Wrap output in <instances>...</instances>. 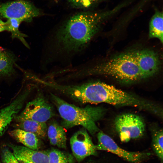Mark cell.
Instances as JSON below:
<instances>
[{
  "instance_id": "7a4b0ae2",
  "label": "cell",
  "mask_w": 163,
  "mask_h": 163,
  "mask_svg": "<svg viewBox=\"0 0 163 163\" xmlns=\"http://www.w3.org/2000/svg\"><path fill=\"white\" fill-rule=\"evenodd\" d=\"M96 75L110 76L125 83L134 82L142 79L133 51L122 53L105 62L72 73V77H76Z\"/></svg>"
},
{
  "instance_id": "d6986e66",
  "label": "cell",
  "mask_w": 163,
  "mask_h": 163,
  "mask_svg": "<svg viewBox=\"0 0 163 163\" xmlns=\"http://www.w3.org/2000/svg\"><path fill=\"white\" fill-rule=\"evenodd\" d=\"M163 131L160 129L154 133L152 136L153 149L159 158L163 159Z\"/></svg>"
},
{
  "instance_id": "52a82bcc",
  "label": "cell",
  "mask_w": 163,
  "mask_h": 163,
  "mask_svg": "<svg viewBox=\"0 0 163 163\" xmlns=\"http://www.w3.org/2000/svg\"><path fill=\"white\" fill-rule=\"evenodd\" d=\"M70 143L73 156L78 162L97 154L96 145L85 129L74 133L70 138Z\"/></svg>"
},
{
  "instance_id": "8fae6325",
  "label": "cell",
  "mask_w": 163,
  "mask_h": 163,
  "mask_svg": "<svg viewBox=\"0 0 163 163\" xmlns=\"http://www.w3.org/2000/svg\"><path fill=\"white\" fill-rule=\"evenodd\" d=\"M12 153L19 162L49 163L47 151L34 150L24 146L10 144Z\"/></svg>"
},
{
  "instance_id": "e0dca14e",
  "label": "cell",
  "mask_w": 163,
  "mask_h": 163,
  "mask_svg": "<svg viewBox=\"0 0 163 163\" xmlns=\"http://www.w3.org/2000/svg\"><path fill=\"white\" fill-rule=\"evenodd\" d=\"M23 21L20 19L10 18L8 19L6 22L7 31L11 33V37L12 39L17 38L20 40L27 47L29 48V46L24 39L27 36L21 33L19 28L21 23Z\"/></svg>"
},
{
  "instance_id": "ffe728a7",
  "label": "cell",
  "mask_w": 163,
  "mask_h": 163,
  "mask_svg": "<svg viewBox=\"0 0 163 163\" xmlns=\"http://www.w3.org/2000/svg\"><path fill=\"white\" fill-rule=\"evenodd\" d=\"M1 157L3 163H20L12 152L6 148L2 149Z\"/></svg>"
},
{
  "instance_id": "44dd1931",
  "label": "cell",
  "mask_w": 163,
  "mask_h": 163,
  "mask_svg": "<svg viewBox=\"0 0 163 163\" xmlns=\"http://www.w3.org/2000/svg\"><path fill=\"white\" fill-rule=\"evenodd\" d=\"M76 6L82 7H87L93 3L100 0H69Z\"/></svg>"
},
{
  "instance_id": "603a6c76",
  "label": "cell",
  "mask_w": 163,
  "mask_h": 163,
  "mask_svg": "<svg viewBox=\"0 0 163 163\" xmlns=\"http://www.w3.org/2000/svg\"><path fill=\"white\" fill-rule=\"evenodd\" d=\"M20 162H21V163H30L27 161H22Z\"/></svg>"
},
{
  "instance_id": "4fadbf2b",
  "label": "cell",
  "mask_w": 163,
  "mask_h": 163,
  "mask_svg": "<svg viewBox=\"0 0 163 163\" xmlns=\"http://www.w3.org/2000/svg\"><path fill=\"white\" fill-rule=\"evenodd\" d=\"M14 125L16 129L33 133L39 138L45 139L47 136V126L46 123L28 119L16 120Z\"/></svg>"
},
{
  "instance_id": "7402d4cb",
  "label": "cell",
  "mask_w": 163,
  "mask_h": 163,
  "mask_svg": "<svg viewBox=\"0 0 163 163\" xmlns=\"http://www.w3.org/2000/svg\"><path fill=\"white\" fill-rule=\"evenodd\" d=\"M7 27L6 22L3 21L0 19V32L7 31Z\"/></svg>"
},
{
  "instance_id": "6da1fadb",
  "label": "cell",
  "mask_w": 163,
  "mask_h": 163,
  "mask_svg": "<svg viewBox=\"0 0 163 163\" xmlns=\"http://www.w3.org/2000/svg\"><path fill=\"white\" fill-rule=\"evenodd\" d=\"M112 12H83L70 18L57 29L53 47L59 53L70 54L82 51L98 31L103 21Z\"/></svg>"
},
{
  "instance_id": "9c48e42d",
  "label": "cell",
  "mask_w": 163,
  "mask_h": 163,
  "mask_svg": "<svg viewBox=\"0 0 163 163\" xmlns=\"http://www.w3.org/2000/svg\"><path fill=\"white\" fill-rule=\"evenodd\" d=\"M133 53L142 78L151 77L158 72L161 62L155 52L143 49L133 51Z\"/></svg>"
},
{
  "instance_id": "8992f818",
  "label": "cell",
  "mask_w": 163,
  "mask_h": 163,
  "mask_svg": "<svg viewBox=\"0 0 163 163\" xmlns=\"http://www.w3.org/2000/svg\"><path fill=\"white\" fill-rule=\"evenodd\" d=\"M55 115L52 106L42 95H39L28 102L24 110L14 119H28L46 123Z\"/></svg>"
},
{
  "instance_id": "3957f363",
  "label": "cell",
  "mask_w": 163,
  "mask_h": 163,
  "mask_svg": "<svg viewBox=\"0 0 163 163\" xmlns=\"http://www.w3.org/2000/svg\"><path fill=\"white\" fill-rule=\"evenodd\" d=\"M50 97L62 119L61 126L63 127L70 128L81 126L92 135L100 131L96 123L104 115L105 110L103 108L90 105L80 107L53 94H51Z\"/></svg>"
},
{
  "instance_id": "7c38bea8",
  "label": "cell",
  "mask_w": 163,
  "mask_h": 163,
  "mask_svg": "<svg viewBox=\"0 0 163 163\" xmlns=\"http://www.w3.org/2000/svg\"><path fill=\"white\" fill-rule=\"evenodd\" d=\"M47 136L52 145L66 148L67 138L65 131L63 127L56 121H53L50 123L47 127Z\"/></svg>"
},
{
  "instance_id": "ba28073f",
  "label": "cell",
  "mask_w": 163,
  "mask_h": 163,
  "mask_svg": "<svg viewBox=\"0 0 163 163\" xmlns=\"http://www.w3.org/2000/svg\"><path fill=\"white\" fill-rule=\"evenodd\" d=\"M97 150L110 152L129 161L138 163L146 156V154L139 152H131L126 150L119 147L110 136L99 131L97 134Z\"/></svg>"
},
{
  "instance_id": "9a60e30c",
  "label": "cell",
  "mask_w": 163,
  "mask_h": 163,
  "mask_svg": "<svg viewBox=\"0 0 163 163\" xmlns=\"http://www.w3.org/2000/svg\"><path fill=\"white\" fill-rule=\"evenodd\" d=\"M16 60L13 53L0 48V77H8L14 73Z\"/></svg>"
},
{
  "instance_id": "5b68a950",
  "label": "cell",
  "mask_w": 163,
  "mask_h": 163,
  "mask_svg": "<svg viewBox=\"0 0 163 163\" xmlns=\"http://www.w3.org/2000/svg\"><path fill=\"white\" fill-rule=\"evenodd\" d=\"M40 14L38 9L25 1L18 0L0 5V16L8 19H17L29 22Z\"/></svg>"
},
{
  "instance_id": "ac0fdd59",
  "label": "cell",
  "mask_w": 163,
  "mask_h": 163,
  "mask_svg": "<svg viewBox=\"0 0 163 163\" xmlns=\"http://www.w3.org/2000/svg\"><path fill=\"white\" fill-rule=\"evenodd\" d=\"M47 152L49 163H74V157L70 154L54 149Z\"/></svg>"
},
{
  "instance_id": "5bb4252c",
  "label": "cell",
  "mask_w": 163,
  "mask_h": 163,
  "mask_svg": "<svg viewBox=\"0 0 163 163\" xmlns=\"http://www.w3.org/2000/svg\"><path fill=\"white\" fill-rule=\"evenodd\" d=\"M9 134L24 146L34 150L39 149L40 145L39 138L34 134L19 129L10 131Z\"/></svg>"
},
{
  "instance_id": "2e32d148",
  "label": "cell",
  "mask_w": 163,
  "mask_h": 163,
  "mask_svg": "<svg viewBox=\"0 0 163 163\" xmlns=\"http://www.w3.org/2000/svg\"><path fill=\"white\" fill-rule=\"evenodd\" d=\"M163 15L162 11H156L149 24V37L158 39L161 43L163 40Z\"/></svg>"
},
{
  "instance_id": "cb8c5ba5",
  "label": "cell",
  "mask_w": 163,
  "mask_h": 163,
  "mask_svg": "<svg viewBox=\"0 0 163 163\" xmlns=\"http://www.w3.org/2000/svg\"><path fill=\"white\" fill-rule=\"evenodd\" d=\"M0 163H1L0 162Z\"/></svg>"
},
{
  "instance_id": "277c9868",
  "label": "cell",
  "mask_w": 163,
  "mask_h": 163,
  "mask_svg": "<svg viewBox=\"0 0 163 163\" xmlns=\"http://www.w3.org/2000/svg\"><path fill=\"white\" fill-rule=\"evenodd\" d=\"M114 124L121 141L123 142L141 137L145 130L143 120L139 116L132 113L119 115L116 118Z\"/></svg>"
},
{
  "instance_id": "30bf717a",
  "label": "cell",
  "mask_w": 163,
  "mask_h": 163,
  "mask_svg": "<svg viewBox=\"0 0 163 163\" xmlns=\"http://www.w3.org/2000/svg\"><path fill=\"white\" fill-rule=\"evenodd\" d=\"M33 88L30 86L26 88L9 105L0 110V136L6 131L22 108Z\"/></svg>"
}]
</instances>
